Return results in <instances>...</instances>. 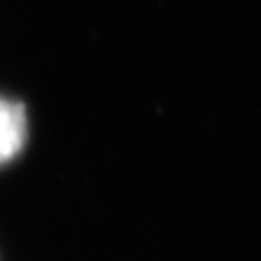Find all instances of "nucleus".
I'll list each match as a JSON object with an SVG mask.
<instances>
[{"mask_svg": "<svg viewBox=\"0 0 261 261\" xmlns=\"http://www.w3.org/2000/svg\"><path fill=\"white\" fill-rule=\"evenodd\" d=\"M25 135L28 124L23 103L0 96V165L21 153Z\"/></svg>", "mask_w": 261, "mask_h": 261, "instance_id": "f257e3e1", "label": "nucleus"}]
</instances>
